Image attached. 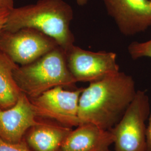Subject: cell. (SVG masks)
I'll list each match as a JSON object with an SVG mask.
<instances>
[{
  "mask_svg": "<svg viewBox=\"0 0 151 151\" xmlns=\"http://www.w3.org/2000/svg\"><path fill=\"white\" fill-rule=\"evenodd\" d=\"M137 92L133 78L122 72L90 83L79 100L80 124L89 123L110 130L123 117Z\"/></svg>",
  "mask_w": 151,
  "mask_h": 151,
  "instance_id": "6da1fadb",
  "label": "cell"
},
{
  "mask_svg": "<svg viewBox=\"0 0 151 151\" xmlns=\"http://www.w3.org/2000/svg\"><path fill=\"white\" fill-rule=\"evenodd\" d=\"M73 19L72 7L63 0H39L35 4L14 7L2 31L33 29L54 39L65 50L75 42L70 27Z\"/></svg>",
  "mask_w": 151,
  "mask_h": 151,
  "instance_id": "7a4b0ae2",
  "label": "cell"
},
{
  "mask_svg": "<svg viewBox=\"0 0 151 151\" xmlns=\"http://www.w3.org/2000/svg\"><path fill=\"white\" fill-rule=\"evenodd\" d=\"M14 77L22 92L30 99L55 87H73L77 83L68 68L65 50L60 46L32 63L18 65Z\"/></svg>",
  "mask_w": 151,
  "mask_h": 151,
  "instance_id": "3957f363",
  "label": "cell"
},
{
  "mask_svg": "<svg viewBox=\"0 0 151 151\" xmlns=\"http://www.w3.org/2000/svg\"><path fill=\"white\" fill-rule=\"evenodd\" d=\"M151 108L146 91L137 90L123 117L110 130L114 151H147V124Z\"/></svg>",
  "mask_w": 151,
  "mask_h": 151,
  "instance_id": "277c9868",
  "label": "cell"
},
{
  "mask_svg": "<svg viewBox=\"0 0 151 151\" xmlns=\"http://www.w3.org/2000/svg\"><path fill=\"white\" fill-rule=\"evenodd\" d=\"M58 46L52 38L30 28L0 34V50L21 65L32 63Z\"/></svg>",
  "mask_w": 151,
  "mask_h": 151,
  "instance_id": "5b68a950",
  "label": "cell"
},
{
  "mask_svg": "<svg viewBox=\"0 0 151 151\" xmlns=\"http://www.w3.org/2000/svg\"><path fill=\"white\" fill-rule=\"evenodd\" d=\"M83 88L68 90L63 87H55L30 100L38 116L72 128L80 124L78 106Z\"/></svg>",
  "mask_w": 151,
  "mask_h": 151,
  "instance_id": "8992f818",
  "label": "cell"
},
{
  "mask_svg": "<svg viewBox=\"0 0 151 151\" xmlns=\"http://www.w3.org/2000/svg\"><path fill=\"white\" fill-rule=\"evenodd\" d=\"M65 52L68 68L77 82L91 83L120 72L116 54L112 52H92L73 44Z\"/></svg>",
  "mask_w": 151,
  "mask_h": 151,
  "instance_id": "52a82bcc",
  "label": "cell"
},
{
  "mask_svg": "<svg viewBox=\"0 0 151 151\" xmlns=\"http://www.w3.org/2000/svg\"><path fill=\"white\" fill-rule=\"evenodd\" d=\"M108 15L125 37L151 27V0H103Z\"/></svg>",
  "mask_w": 151,
  "mask_h": 151,
  "instance_id": "ba28073f",
  "label": "cell"
},
{
  "mask_svg": "<svg viewBox=\"0 0 151 151\" xmlns=\"http://www.w3.org/2000/svg\"><path fill=\"white\" fill-rule=\"evenodd\" d=\"M37 117L30 99L22 92L13 106L0 108V138L10 142L22 141L27 130L40 123Z\"/></svg>",
  "mask_w": 151,
  "mask_h": 151,
  "instance_id": "9c48e42d",
  "label": "cell"
},
{
  "mask_svg": "<svg viewBox=\"0 0 151 151\" xmlns=\"http://www.w3.org/2000/svg\"><path fill=\"white\" fill-rule=\"evenodd\" d=\"M113 144L110 130L84 123L71 130L59 151H105Z\"/></svg>",
  "mask_w": 151,
  "mask_h": 151,
  "instance_id": "30bf717a",
  "label": "cell"
},
{
  "mask_svg": "<svg viewBox=\"0 0 151 151\" xmlns=\"http://www.w3.org/2000/svg\"><path fill=\"white\" fill-rule=\"evenodd\" d=\"M72 129L58 123L40 122L30 129L27 143L34 151H59Z\"/></svg>",
  "mask_w": 151,
  "mask_h": 151,
  "instance_id": "8fae6325",
  "label": "cell"
},
{
  "mask_svg": "<svg viewBox=\"0 0 151 151\" xmlns=\"http://www.w3.org/2000/svg\"><path fill=\"white\" fill-rule=\"evenodd\" d=\"M18 65L0 50V108L2 109L13 106L22 93L14 77Z\"/></svg>",
  "mask_w": 151,
  "mask_h": 151,
  "instance_id": "7c38bea8",
  "label": "cell"
},
{
  "mask_svg": "<svg viewBox=\"0 0 151 151\" xmlns=\"http://www.w3.org/2000/svg\"><path fill=\"white\" fill-rule=\"evenodd\" d=\"M128 51L133 60H138L142 57L151 58V39L144 42H132L128 45Z\"/></svg>",
  "mask_w": 151,
  "mask_h": 151,
  "instance_id": "4fadbf2b",
  "label": "cell"
},
{
  "mask_svg": "<svg viewBox=\"0 0 151 151\" xmlns=\"http://www.w3.org/2000/svg\"><path fill=\"white\" fill-rule=\"evenodd\" d=\"M0 151H31L24 141L10 142L0 138Z\"/></svg>",
  "mask_w": 151,
  "mask_h": 151,
  "instance_id": "5bb4252c",
  "label": "cell"
},
{
  "mask_svg": "<svg viewBox=\"0 0 151 151\" xmlns=\"http://www.w3.org/2000/svg\"><path fill=\"white\" fill-rule=\"evenodd\" d=\"M146 147L147 151H151V108L150 116L147 124Z\"/></svg>",
  "mask_w": 151,
  "mask_h": 151,
  "instance_id": "9a60e30c",
  "label": "cell"
},
{
  "mask_svg": "<svg viewBox=\"0 0 151 151\" xmlns=\"http://www.w3.org/2000/svg\"><path fill=\"white\" fill-rule=\"evenodd\" d=\"M10 11L7 9H0V34L4 29Z\"/></svg>",
  "mask_w": 151,
  "mask_h": 151,
  "instance_id": "2e32d148",
  "label": "cell"
},
{
  "mask_svg": "<svg viewBox=\"0 0 151 151\" xmlns=\"http://www.w3.org/2000/svg\"><path fill=\"white\" fill-rule=\"evenodd\" d=\"M14 7V0H0V9L11 10Z\"/></svg>",
  "mask_w": 151,
  "mask_h": 151,
  "instance_id": "e0dca14e",
  "label": "cell"
},
{
  "mask_svg": "<svg viewBox=\"0 0 151 151\" xmlns=\"http://www.w3.org/2000/svg\"><path fill=\"white\" fill-rule=\"evenodd\" d=\"M76 3L80 6H83L86 5L88 0H76Z\"/></svg>",
  "mask_w": 151,
  "mask_h": 151,
  "instance_id": "ac0fdd59",
  "label": "cell"
},
{
  "mask_svg": "<svg viewBox=\"0 0 151 151\" xmlns=\"http://www.w3.org/2000/svg\"><path fill=\"white\" fill-rule=\"evenodd\" d=\"M111 151V150H110V149H108V150H106V151Z\"/></svg>",
  "mask_w": 151,
  "mask_h": 151,
  "instance_id": "d6986e66",
  "label": "cell"
}]
</instances>
